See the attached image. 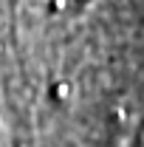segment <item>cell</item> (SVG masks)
<instances>
[{"label":"cell","mask_w":144,"mask_h":147,"mask_svg":"<svg viewBox=\"0 0 144 147\" xmlns=\"http://www.w3.org/2000/svg\"><path fill=\"white\" fill-rule=\"evenodd\" d=\"M65 6H68V0H51V9H54V11H62Z\"/></svg>","instance_id":"cell-2"},{"label":"cell","mask_w":144,"mask_h":147,"mask_svg":"<svg viewBox=\"0 0 144 147\" xmlns=\"http://www.w3.org/2000/svg\"><path fill=\"white\" fill-rule=\"evenodd\" d=\"M68 96H71V85H68V82H57L54 85V99L57 102H65Z\"/></svg>","instance_id":"cell-1"}]
</instances>
